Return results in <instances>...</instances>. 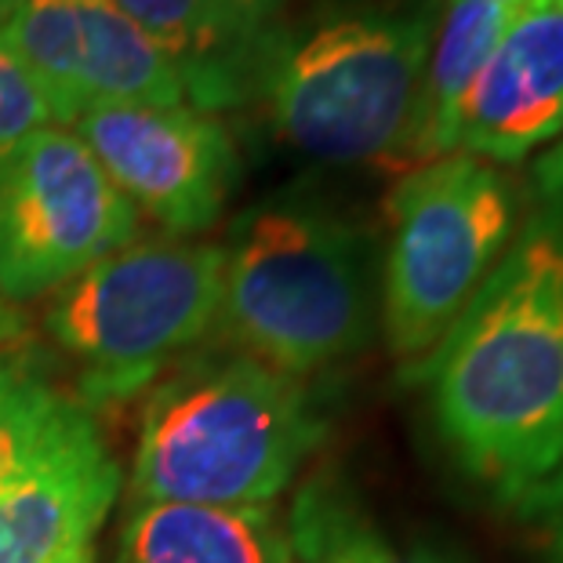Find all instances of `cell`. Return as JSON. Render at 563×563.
<instances>
[{
	"mask_svg": "<svg viewBox=\"0 0 563 563\" xmlns=\"http://www.w3.org/2000/svg\"><path fill=\"white\" fill-rule=\"evenodd\" d=\"M418 378L443 443L506 506L563 465V139L538 157L517 236Z\"/></svg>",
	"mask_w": 563,
	"mask_h": 563,
	"instance_id": "obj_1",
	"label": "cell"
},
{
	"mask_svg": "<svg viewBox=\"0 0 563 563\" xmlns=\"http://www.w3.org/2000/svg\"><path fill=\"white\" fill-rule=\"evenodd\" d=\"M323 437L302 382L247 353L172 371L146 404L131 506H273Z\"/></svg>",
	"mask_w": 563,
	"mask_h": 563,
	"instance_id": "obj_2",
	"label": "cell"
},
{
	"mask_svg": "<svg viewBox=\"0 0 563 563\" xmlns=\"http://www.w3.org/2000/svg\"><path fill=\"white\" fill-rule=\"evenodd\" d=\"M437 19L433 0H407L339 11L269 41L258 77L277 131L328 164L411 167Z\"/></svg>",
	"mask_w": 563,
	"mask_h": 563,
	"instance_id": "obj_3",
	"label": "cell"
},
{
	"mask_svg": "<svg viewBox=\"0 0 563 563\" xmlns=\"http://www.w3.org/2000/svg\"><path fill=\"white\" fill-rule=\"evenodd\" d=\"M222 251L219 323L241 353L302 382L364 350L371 251L345 219L298 200L262 203Z\"/></svg>",
	"mask_w": 563,
	"mask_h": 563,
	"instance_id": "obj_4",
	"label": "cell"
},
{
	"mask_svg": "<svg viewBox=\"0 0 563 563\" xmlns=\"http://www.w3.org/2000/svg\"><path fill=\"white\" fill-rule=\"evenodd\" d=\"M527 186L501 164L448 153L404 172L389 197L382 317L397 361L418 367L506 255Z\"/></svg>",
	"mask_w": 563,
	"mask_h": 563,
	"instance_id": "obj_5",
	"label": "cell"
},
{
	"mask_svg": "<svg viewBox=\"0 0 563 563\" xmlns=\"http://www.w3.org/2000/svg\"><path fill=\"white\" fill-rule=\"evenodd\" d=\"M222 266L219 244L135 236L55 291L44 323L77 361L84 397H135L172 356L197 345L219 323Z\"/></svg>",
	"mask_w": 563,
	"mask_h": 563,
	"instance_id": "obj_6",
	"label": "cell"
},
{
	"mask_svg": "<svg viewBox=\"0 0 563 563\" xmlns=\"http://www.w3.org/2000/svg\"><path fill=\"white\" fill-rule=\"evenodd\" d=\"M139 236V211L74 128L22 142L0 172V295L37 302Z\"/></svg>",
	"mask_w": 563,
	"mask_h": 563,
	"instance_id": "obj_7",
	"label": "cell"
},
{
	"mask_svg": "<svg viewBox=\"0 0 563 563\" xmlns=\"http://www.w3.org/2000/svg\"><path fill=\"white\" fill-rule=\"evenodd\" d=\"M0 44L63 128L102 106H194L183 63L113 0H33L0 22Z\"/></svg>",
	"mask_w": 563,
	"mask_h": 563,
	"instance_id": "obj_8",
	"label": "cell"
},
{
	"mask_svg": "<svg viewBox=\"0 0 563 563\" xmlns=\"http://www.w3.org/2000/svg\"><path fill=\"white\" fill-rule=\"evenodd\" d=\"M69 128L131 208L146 211L167 236L208 230L233 194L236 146L208 110L102 106L80 113Z\"/></svg>",
	"mask_w": 563,
	"mask_h": 563,
	"instance_id": "obj_9",
	"label": "cell"
},
{
	"mask_svg": "<svg viewBox=\"0 0 563 563\" xmlns=\"http://www.w3.org/2000/svg\"><path fill=\"white\" fill-rule=\"evenodd\" d=\"M563 139V0H527L459 113L454 153L520 164Z\"/></svg>",
	"mask_w": 563,
	"mask_h": 563,
	"instance_id": "obj_10",
	"label": "cell"
},
{
	"mask_svg": "<svg viewBox=\"0 0 563 563\" xmlns=\"http://www.w3.org/2000/svg\"><path fill=\"white\" fill-rule=\"evenodd\" d=\"M121 470L88 415L0 490V563H52L91 542L110 517Z\"/></svg>",
	"mask_w": 563,
	"mask_h": 563,
	"instance_id": "obj_11",
	"label": "cell"
},
{
	"mask_svg": "<svg viewBox=\"0 0 563 563\" xmlns=\"http://www.w3.org/2000/svg\"><path fill=\"white\" fill-rule=\"evenodd\" d=\"M131 22L172 52L189 77L197 110L233 102L262 66L280 0H113Z\"/></svg>",
	"mask_w": 563,
	"mask_h": 563,
	"instance_id": "obj_12",
	"label": "cell"
},
{
	"mask_svg": "<svg viewBox=\"0 0 563 563\" xmlns=\"http://www.w3.org/2000/svg\"><path fill=\"white\" fill-rule=\"evenodd\" d=\"M117 563H295V549L273 506H131Z\"/></svg>",
	"mask_w": 563,
	"mask_h": 563,
	"instance_id": "obj_13",
	"label": "cell"
},
{
	"mask_svg": "<svg viewBox=\"0 0 563 563\" xmlns=\"http://www.w3.org/2000/svg\"><path fill=\"white\" fill-rule=\"evenodd\" d=\"M512 15H517V8L487 4V0H448V8L440 11L426 63L422 99H418L411 167L454 153L462 102L487 66L490 52L498 47Z\"/></svg>",
	"mask_w": 563,
	"mask_h": 563,
	"instance_id": "obj_14",
	"label": "cell"
},
{
	"mask_svg": "<svg viewBox=\"0 0 563 563\" xmlns=\"http://www.w3.org/2000/svg\"><path fill=\"white\" fill-rule=\"evenodd\" d=\"M84 418L37 367L0 356V490L26 473Z\"/></svg>",
	"mask_w": 563,
	"mask_h": 563,
	"instance_id": "obj_15",
	"label": "cell"
},
{
	"mask_svg": "<svg viewBox=\"0 0 563 563\" xmlns=\"http://www.w3.org/2000/svg\"><path fill=\"white\" fill-rule=\"evenodd\" d=\"M287 534H291L295 560L306 563H459L422 545L393 549L345 501L323 490H309L298 501Z\"/></svg>",
	"mask_w": 563,
	"mask_h": 563,
	"instance_id": "obj_16",
	"label": "cell"
},
{
	"mask_svg": "<svg viewBox=\"0 0 563 563\" xmlns=\"http://www.w3.org/2000/svg\"><path fill=\"white\" fill-rule=\"evenodd\" d=\"M52 124H58V117L41 84L0 44V172L22 150V142Z\"/></svg>",
	"mask_w": 563,
	"mask_h": 563,
	"instance_id": "obj_17",
	"label": "cell"
},
{
	"mask_svg": "<svg viewBox=\"0 0 563 563\" xmlns=\"http://www.w3.org/2000/svg\"><path fill=\"white\" fill-rule=\"evenodd\" d=\"M517 509L531 523L545 563H563V465L542 487H534L523 501H517Z\"/></svg>",
	"mask_w": 563,
	"mask_h": 563,
	"instance_id": "obj_18",
	"label": "cell"
},
{
	"mask_svg": "<svg viewBox=\"0 0 563 563\" xmlns=\"http://www.w3.org/2000/svg\"><path fill=\"white\" fill-rule=\"evenodd\" d=\"M22 334H26V323H22V313L8 302L4 295H0V356L15 350V345L22 342Z\"/></svg>",
	"mask_w": 563,
	"mask_h": 563,
	"instance_id": "obj_19",
	"label": "cell"
},
{
	"mask_svg": "<svg viewBox=\"0 0 563 563\" xmlns=\"http://www.w3.org/2000/svg\"><path fill=\"white\" fill-rule=\"evenodd\" d=\"M52 563H95V545L91 542H80L74 549H66V553H58Z\"/></svg>",
	"mask_w": 563,
	"mask_h": 563,
	"instance_id": "obj_20",
	"label": "cell"
},
{
	"mask_svg": "<svg viewBox=\"0 0 563 563\" xmlns=\"http://www.w3.org/2000/svg\"><path fill=\"white\" fill-rule=\"evenodd\" d=\"M26 4H33V0H0V22H4L8 15H15V11L26 8Z\"/></svg>",
	"mask_w": 563,
	"mask_h": 563,
	"instance_id": "obj_21",
	"label": "cell"
},
{
	"mask_svg": "<svg viewBox=\"0 0 563 563\" xmlns=\"http://www.w3.org/2000/svg\"><path fill=\"white\" fill-rule=\"evenodd\" d=\"M487 4H509V8H520V4H527V0H487Z\"/></svg>",
	"mask_w": 563,
	"mask_h": 563,
	"instance_id": "obj_22",
	"label": "cell"
}]
</instances>
